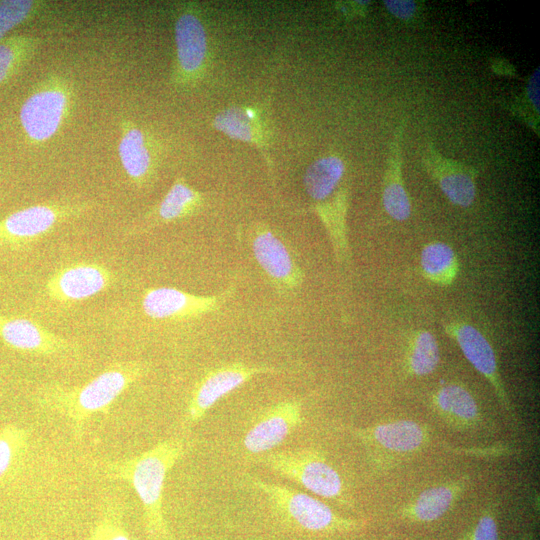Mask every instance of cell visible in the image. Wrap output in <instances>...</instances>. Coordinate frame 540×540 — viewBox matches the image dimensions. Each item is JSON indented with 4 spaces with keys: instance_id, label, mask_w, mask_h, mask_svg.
Wrapping results in <instances>:
<instances>
[{
    "instance_id": "6da1fadb",
    "label": "cell",
    "mask_w": 540,
    "mask_h": 540,
    "mask_svg": "<svg viewBox=\"0 0 540 540\" xmlns=\"http://www.w3.org/2000/svg\"><path fill=\"white\" fill-rule=\"evenodd\" d=\"M146 373L147 366L142 362H116L81 386H44L38 393V402L64 417L75 439L80 440L92 416L107 414L118 397Z\"/></svg>"
},
{
    "instance_id": "7a4b0ae2",
    "label": "cell",
    "mask_w": 540,
    "mask_h": 540,
    "mask_svg": "<svg viewBox=\"0 0 540 540\" xmlns=\"http://www.w3.org/2000/svg\"><path fill=\"white\" fill-rule=\"evenodd\" d=\"M187 446L183 438L173 437L138 455L103 464V472L108 477L125 481L135 490L151 535H167L162 511L164 483L170 470L186 453Z\"/></svg>"
},
{
    "instance_id": "3957f363",
    "label": "cell",
    "mask_w": 540,
    "mask_h": 540,
    "mask_svg": "<svg viewBox=\"0 0 540 540\" xmlns=\"http://www.w3.org/2000/svg\"><path fill=\"white\" fill-rule=\"evenodd\" d=\"M256 460L317 496L340 502L345 500L343 478L317 448L272 450L258 455Z\"/></svg>"
},
{
    "instance_id": "277c9868",
    "label": "cell",
    "mask_w": 540,
    "mask_h": 540,
    "mask_svg": "<svg viewBox=\"0 0 540 540\" xmlns=\"http://www.w3.org/2000/svg\"><path fill=\"white\" fill-rule=\"evenodd\" d=\"M248 479L264 494L273 512L289 526L309 532L345 531L356 526V522L340 517L311 495L254 476Z\"/></svg>"
},
{
    "instance_id": "5b68a950",
    "label": "cell",
    "mask_w": 540,
    "mask_h": 540,
    "mask_svg": "<svg viewBox=\"0 0 540 540\" xmlns=\"http://www.w3.org/2000/svg\"><path fill=\"white\" fill-rule=\"evenodd\" d=\"M72 87L60 76H52L40 83L25 99L19 118L27 138L43 143L52 138L69 114Z\"/></svg>"
},
{
    "instance_id": "8992f818",
    "label": "cell",
    "mask_w": 540,
    "mask_h": 540,
    "mask_svg": "<svg viewBox=\"0 0 540 540\" xmlns=\"http://www.w3.org/2000/svg\"><path fill=\"white\" fill-rule=\"evenodd\" d=\"M89 209L83 202L52 201L17 210L0 220V245L22 249L49 233L57 224Z\"/></svg>"
},
{
    "instance_id": "52a82bcc",
    "label": "cell",
    "mask_w": 540,
    "mask_h": 540,
    "mask_svg": "<svg viewBox=\"0 0 540 540\" xmlns=\"http://www.w3.org/2000/svg\"><path fill=\"white\" fill-rule=\"evenodd\" d=\"M268 366H251L234 362L207 371L195 384L185 411V423L201 421L207 412L224 396L260 374L278 373Z\"/></svg>"
},
{
    "instance_id": "ba28073f",
    "label": "cell",
    "mask_w": 540,
    "mask_h": 540,
    "mask_svg": "<svg viewBox=\"0 0 540 540\" xmlns=\"http://www.w3.org/2000/svg\"><path fill=\"white\" fill-rule=\"evenodd\" d=\"M304 421L303 400L291 398L263 409L243 438L250 455H261L278 447Z\"/></svg>"
},
{
    "instance_id": "9c48e42d",
    "label": "cell",
    "mask_w": 540,
    "mask_h": 540,
    "mask_svg": "<svg viewBox=\"0 0 540 540\" xmlns=\"http://www.w3.org/2000/svg\"><path fill=\"white\" fill-rule=\"evenodd\" d=\"M353 431L371 450L373 457L384 454L388 460L392 456L399 459L413 455L421 451L430 440L428 428L413 420H393Z\"/></svg>"
},
{
    "instance_id": "30bf717a",
    "label": "cell",
    "mask_w": 540,
    "mask_h": 540,
    "mask_svg": "<svg viewBox=\"0 0 540 540\" xmlns=\"http://www.w3.org/2000/svg\"><path fill=\"white\" fill-rule=\"evenodd\" d=\"M115 275L107 267L78 262L57 269L47 280L45 290L50 299L70 304L86 300L110 288Z\"/></svg>"
},
{
    "instance_id": "8fae6325",
    "label": "cell",
    "mask_w": 540,
    "mask_h": 540,
    "mask_svg": "<svg viewBox=\"0 0 540 540\" xmlns=\"http://www.w3.org/2000/svg\"><path fill=\"white\" fill-rule=\"evenodd\" d=\"M233 291V286H230L218 295L201 296L172 287L150 288L143 294L142 308L144 313L153 319L194 318L219 309Z\"/></svg>"
},
{
    "instance_id": "7c38bea8",
    "label": "cell",
    "mask_w": 540,
    "mask_h": 540,
    "mask_svg": "<svg viewBox=\"0 0 540 540\" xmlns=\"http://www.w3.org/2000/svg\"><path fill=\"white\" fill-rule=\"evenodd\" d=\"M174 34L176 65L173 80L178 85H189L203 73L208 53L204 25L191 7L185 8L177 16Z\"/></svg>"
},
{
    "instance_id": "4fadbf2b",
    "label": "cell",
    "mask_w": 540,
    "mask_h": 540,
    "mask_svg": "<svg viewBox=\"0 0 540 540\" xmlns=\"http://www.w3.org/2000/svg\"><path fill=\"white\" fill-rule=\"evenodd\" d=\"M253 255L271 282L293 291L301 286L304 273L284 242L271 229L259 225L251 237Z\"/></svg>"
},
{
    "instance_id": "5bb4252c",
    "label": "cell",
    "mask_w": 540,
    "mask_h": 540,
    "mask_svg": "<svg viewBox=\"0 0 540 540\" xmlns=\"http://www.w3.org/2000/svg\"><path fill=\"white\" fill-rule=\"evenodd\" d=\"M444 328L470 364L490 383L503 408L511 414L509 396L500 376L495 351L488 339L466 322H450Z\"/></svg>"
},
{
    "instance_id": "9a60e30c",
    "label": "cell",
    "mask_w": 540,
    "mask_h": 540,
    "mask_svg": "<svg viewBox=\"0 0 540 540\" xmlns=\"http://www.w3.org/2000/svg\"><path fill=\"white\" fill-rule=\"evenodd\" d=\"M0 338L12 349L39 356L69 353L75 346L36 322L0 314Z\"/></svg>"
},
{
    "instance_id": "2e32d148",
    "label": "cell",
    "mask_w": 540,
    "mask_h": 540,
    "mask_svg": "<svg viewBox=\"0 0 540 540\" xmlns=\"http://www.w3.org/2000/svg\"><path fill=\"white\" fill-rule=\"evenodd\" d=\"M430 404L434 413L455 430H472L482 422L475 397L461 384L448 383L439 387L432 394Z\"/></svg>"
},
{
    "instance_id": "e0dca14e",
    "label": "cell",
    "mask_w": 540,
    "mask_h": 540,
    "mask_svg": "<svg viewBox=\"0 0 540 540\" xmlns=\"http://www.w3.org/2000/svg\"><path fill=\"white\" fill-rule=\"evenodd\" d=\"M203 203L204 198L200 192L189 186L183 178H177L159 204L129 231L131 234L141 233L160 224L187 218L198 212Z\"/></svg>"
},
{
    "instance_id": "ac0fdd59",
    "label": "cell",
    "mask_w": 540,
    "mask_h": 540,
    "mask_svg": "<svg viewBox=\"0 0 540 540\" xmlns=\"http://www.w3.org/2000/svg\"><path fill=\"white\" fill-rule=\"evenodd\" d=\"M118 154L129 179L138 187L150 180L153 158L144 132L130 121L122 123Z\"/></svg>"
},
{
    "instance_id": "d6986e66",
    "label": "cell",
    "mask_w": 540,
    "mask_h": 540,
    "mask_svg": "<svg viewBox=\"0 0 540 540\" xmlns=\"http://www.w3.org/2000/svg\"><path fill=\"white\" fill-rule=\"evenodd\" d=\"M467 485L468 479L461 477L427 488L404 508L403 514L419 522L437 520L450 510Z\"/></svg>"
},
{
    "instance_id": "ffe728a7",
    "label": "cell",
    "mask_w": 540,
    "mask_h": 540,
    "mask_svg": "<svg viewBox=\"0 0 540 540\" xmlns=\"http://www.w3.org/2000/svg\"><path fill=\"white\" fill-rule=\"evenodd\" d=\"M428 170L449 201L460 207L470 206L476 196L474 173L464 165L443 157H429Z\"/></svg>"
},
{
    "instance_id": "44dd1931",
    "label": "cell",
    "mask_w": 540,
    "mask_h": 540,
    "mask_svg": "<svg viewBox=\"0 0 540 540\" xmlns=\"http://www.w3.org/2000/svg\"><path fill=\"white\" fill-rule=\"evenodd\" d=\"M345 172V164L337 156L315 160L306 169L303 185L307 195L316 202H324L334 193Z\"/></svg>"
},
{
    "instance_id": "7402d4cb",
    "label": "cell",
    "mask_w": 540,
    "mask_h": 540,
    "mask_svg": "<svg viewBox=\"0 0 540 540\" xmlns=\"http://www.w3.org/2000/svg\"><path fill=\"white\" fill-rule=\"evenodd\" d=\"M215 129L231 139L265 148L257 113L252 108L231 107L218 113L213 121Z\"/></svg>"
},
{
    "instance_id": "603a6c76",
    "label": "cell",
    "mask_w": 540,
    "mask_h": 540,
    "mask_svg": "<svg viewBox=\"0 0 540 540\" xmlns=\"http://www.w3.org/2000/svg\"><path fill=\"white\" fill-rule=\"evenodd\" d=\"M382 203L387 214L393 219L404 221L410 217L411 202L403 184L398 140L393 144V152L385 172Z\"/></svg>"
},
{
    "instance_id": "cb8c5ba5",
    "label": "cell",
    "mask_w": 540,
    "mask_h": 540,
    "mask_svg": "<svg viewBox=\"0 0 540 540\" xmlns=\"http://www.w3.org/2000/svg\"><path fill=\"white\" fill-rule=\"evenodd\" d=\"M420 267L428 280L442 286L451 284L459 271V263L453 248L440 241L428 243L423 247Z\"/></svg>"
},
{
    "instance_id": "d4e9b609",
    "label": "cell",
    "mask_w": 540,
    "mask_h": 540,
    "mask_svg": "<svg viewBox=\"0 0 540 540\" xmlns=\"http://www.w3.org/2000/svg\"><path fill=\"white\" fill-rule=\"evenodd\" d=\"M440 362V349L436 337L427 330H419L410 339L406 369L410 375L423 377L432 374Z\"/></svg>"
},
{
    "instance_id": "484cf974",
    "label": "cell",
    "mask_w": 540,
    "mask_h": 540,
    "mask_svg": "<svg viewBox=\"0 0 540 540\" xmlns=\"http://www.w3.org/2000/svg\"><path fill=\"white\" fill-rule=\"evenodd\" d=\"M40 39L20 34L0 40V84L9 80L36 53Z\"/></svg>"
},
{
    "instance_id": "4316f807",
    "label": "cell",
    "mask_w": 540,
    "mask_h": 540,
    "mask_svg": "<svg viewBox=\"0 0 540 540\" xmlns=\"http://www.w3.org/2000/svg\"><path fill=\"white\" fill-rule=\"evenodd\" d=\"M345 195L338 194L330 203L316 205V212L328 230L335 255L339 261L348 258V241L345 227Z\"/></svg>"
},
{
    "instance_id": "83f0119b",
    "label": "cell",
    "mask_w": 540,
    "mask_h": 540,
    "mask_svg": "<svg viewBox=\"0 0 540 540\" xmlns=\"http://www.w3.org/2000/svg\"><path fill=\"white\" fill-rule=\"evenodd\" d=\"M28 433L15 425L0 429V480L25 453Z\"/></svg>"
},
{
    "instance_id": "f1b7e54d",
    "label": "cell",
    "mask_w": 540,
    "mask_h": 540,
    "mask_svg": "<svg viewBox=\"0 0 540 540\" xmlns=\"http://www.w3.org/2000/svg\"><path fill=\"white\" fill-rule=\"evenodd\" d=\"M38 3L31 0H1L0 40L13 28L31 18L39 7Z\"/></svg>"
},
{
    "instance_id": "f546056e",
    "label": "cell",
    "mask_w": 540,
    "mask_h": 540,
    "mask_svg": "<svg viewBox=\"0 0 540 540\" xmlns=\"http://www.w3.org/2000/svg\"><path fill=\"white\" fill-rule=\"evenodd\" d=\"M120 509L109 504L105 514L94 528L90 540H130L120 522Z\"/></svg>"
},
{
    "instance_id": "4dcf8cb0",
    "label": "cell",
    "mask_w": 540,
    "mask_h": 540,
    "mask_svg": "<svg viewBox=\"0 0 540 540\" xmlns=\"http://www.w3.org/2000/svg\"><path fill=\"white\" fill-rule=\"evenodd\" d=\"M467 540H498V527L494 514L486 510L469 533Z\"/></svg>"
},
{
    "instance_id": "1f68e13d",
    "label": "cell",
    "mask_w": 540,
    "mask_h": 540,
    "mask_svg": "<svg viewBox=\"0 0 540 540\" xmlns=\"http://www.w3.org/2000/svg\"><path fill=\"white\" fill-rule=\"evenodd\" d=\"M450 449L454 453L481 458L502 457L514 454V450L511 446L503 444L486 447H451Z\"/></svg>"
},
{
    "instance_id": "d6a6232c",
    "label": "cell",
    "mask_w": 540,
    "mask_h": 540,
    "mask_svg": "<svg viewBox=\"0 0 540 540\" xmlns=\"http://www.w3.org/2000/svg\"><path fill=\"white\" fill-rule=\"evenodd\" d=\"M387 9L400 19H409L413 16L416 4L413 1H384Z\"/></svg>"
},
{
    "instance_id": "836d02e7",
    "label": "cell",
    "mask_w": 540,
    "mask_h": 540,
    "mask_svg": "<svg viewBox=\"0 0 540 540\" xmlns=\"http://www.w3.org/2000/svg\"><path fill=\"white\" fill-rule=\"evenodd\" d=\"M539 70L536 71V75H533L529 81L528 94L535 107H539Z\"/></svg>"
}]
</instances>
